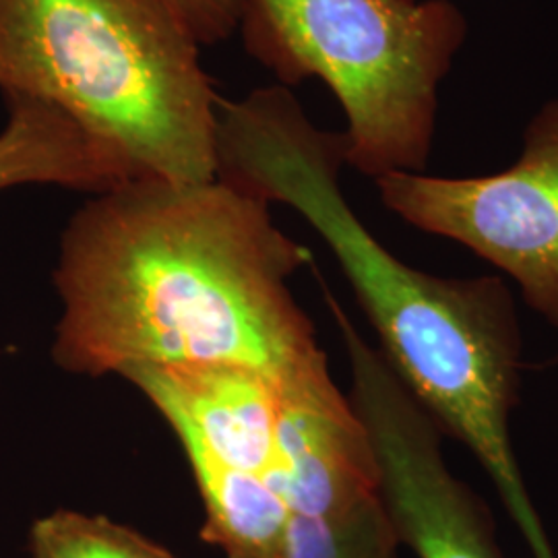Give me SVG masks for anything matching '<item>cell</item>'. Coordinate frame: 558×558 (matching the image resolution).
<instances>
[{
	"label": "cell",
	"mask_w": 558,
	"mask_h": 558,
	"mask_svg": "<svg viewBox=\"0 0 558 558\" xmlns=\"http://www.w3.org/2000/svg\"><path fill=\"white\" fill-rule=\"evenodd\" d=\"M276 486L292 515H329L380 495L373 440L327 356L276 380Z\"/></svg>",
	"instance_id": "52a82bcc"
},
{
	"label": "cell",
	"mask_w": 558,
	"mask_h": 558,
	"mask_svg": "<svg viewBox=\"0 0 558 558\" xmlns=\"http://www.w3.org/2000/svg\"><path fill=\"white\" fill-rule=\"evenodd\" d=\"M375 184L389 211L499 267L539 319L558 329V98L530 120L519 160L502 172H393Z\"/></svg>",
	"instance_id": "5b68a950"
},
{
	"label": "cell",
	"mask_w": 558,
	"mask_h": 558,
	"mask_svg": "<svg viewBox=\"0 0 558 558\" xmlns=\"http://www.w3.org/2000/svg\"><path fill=\"white\" fill-rule=\"evenodd\" d=\"M120 379L156 408L180 447H195L276 484V379L251 366L221 362L140 366Z\"/></svg>",
	"instance_id": "ba28073f"
},
{
	"label": "cell",
	"mask_w": 558,
	"mask_h": 558,
	"mask_svg": "<svg viewBox=\"0 0 558 558\" xmlns=\"http://www.w3.org/2000/svg\"><path fill=\"white\" fill-rule=\"evenodd\" d=\"M182 453L205 509L201 538L226 558H281L292 513L274 480L195 447H182Z\"/></svg>",
	"instance_id": "30bf717a"
},
{
	"label": "cell",
	"mask_w": 558,
	"mask_h": 558,
	"mask_svg": "<svg viewBox=\"0 0 558 558\" xmlns=\"http://www.w3.org/2000/svg\"><path fill=\"white\" fill-rule=\"evenodd\" d=\"M226 180L137 179L64 226L50 356L100 379L140 366L242 364L281 379L327 356L290 279L313 253Z\"/></svg>",
	"instance_id": "6da1fadb"
},
{
	"label": "cell",
	"mask_w": 558,
	"mask_h": 558,
	"mask_svg": "<svg viewBox=\"0 0 558 558\" xmlns=\"http://www.w3.org/2000/svg\"><path fill=\"white\" fill-rule=\"evenodd\" d=\"M396 525L383 497L319 518L292 515L281 558H398Z\"/></svg>",
	"instance_id": "8fae6325"
},
{
	"label": "cell",
	"mask_w": 558,
	"mask_h": 558,
	"mask_svg": "<svg viewBox=\"0 0 558 558\" xmlns=\"http://www.w3.org/2000/svg\"><path fill=\"white\" fill-rule=\"evenodd\" d=\"M163 0H0V92L57 106L133 179H218L220 94Z\"/></svg>",
	"instance_id": "3957f363"
},
{
	"label": "cell",
	"mask_w": 558,
	"mask_h": 558,
	"mask_svg": "<svg viewBox=\"0 0 558 558\" xmlns=\"http://www.w3.org/2000/svg\"><path fill=\"white\" fill-rule=\"evenodd\" d=\"M9 119L0 131V191L41 184L89 195L133 179L129 166L57 106L4 96Z\"/></svg>",
	"instance_id": "9c48e42d"
},
{
	"label": "cell",
	"mask_w": 558,
	"mask_h": 558,
	"mask_svg": "<svg viewBox=\"0 0 558 558\" xmlns=\"http://www.w3.org/2000/svg\"><path fill=\"white\" fill-rule=\"evenodd\" d=\"M345 154V135L319 129L283 85L221 101L218 179L313 226L399 380L493 480L534 558H557L511 439L523 368L511 290L493 276L439 278L398 259L341 191Z\"/></svg>",
	"instance_id": "7a4b0ae2"
},
{
	"label": "cell",
	"mask_w": 558,
	"mask_h": 558,
	"mask_svg": "<svg viewBox=\"0 0 558 558\" xmlns=\"http://www.w3.org/2000/svg\"><path fill=\"white\" fill-rule=\"evenodd\" d=\"M189 25L201 46H214L239 32L244 0H163Z\"/></svg>",
	"instance_id": "4fadbf2b"
},
{
	"label": "cell",
	"mask_w": 558,
	"mask_h": 558,
	"mask_svg": "<svg viewBox=\"0 0 558 558\" xmlns=\"http://www.w3.org/2000/svg\"><path fill=\"white\" fill-rule=\"evenodd\" d=\"M29 558H177L166 546L106 515L57 509L27 534Z\"/></svg>",
	"instance_id": "7c38bea8"
},
{
	"label": "cell",
	"mask_w": 558,
	"mask_h": 558,
	"mask_svg": "<svg viewBox=\"0 0 558 558\" xmlns=\"http://www.w3.org/2000/svg\"><path fill=\"white\" fill-rule=\"evenodd\" d=\"M239 32L278 85L333 92L348 166L373 180L426 168L440 83L468 36L451 0H244Z\"/></svg>",
	"instance_id": "277c9868"
},
{
	"label": "cell",
	"mask_w": 558,
	"mask_h": 558,
	"mask_svg": "<svg viewBox=\"0 0 558 558\" xmlns=\"http://www.w3.org/2000/svg\"><path fill=\"white\" fill-rule=\"evenodd\" d=\"M350 399L379 461L380 497L401 544L418 558H505L478 495L449 470L437 422L368 341L352 336Z\"/></svg>",
	"instance_id": "8992f818"
}]
</instances>
